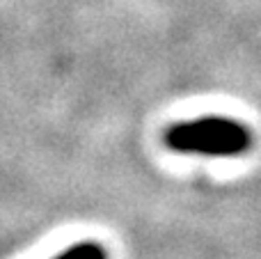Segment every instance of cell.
I'll return each mask as SVG.
<instances>
[{
  "label": "cell",
  "mask_w": 261,
  "mask_h": 259,
  "mask_svg": "<svg viewBox=\"0 0 261 259\" xmlns=\"http://www.w3.org/2000/svg\"><path fill=\"white\" fill-rule=\"evenodd\" d=\"M165 142L170 149L204 156H239L252 145V133L241 122L227 117H202L167 128Z\"/></svg>",
  "instance_id": "1"
},
{
  "label": "cell",
  "mask_w": 261,
  "mask_h": 259,
  "mask_svg": "<svg viewBox=\"0 0 261 259\" xmlns=\"http://www.w3.org/2000/svg\"><path fill=\"white\" fill-rule=\"evenodd\" d=\"M53 259H108V252H106V248L101 246V243L83 241V243H76V246L67 248V250H62Z\"/></svg>",
  "instance_id": "2"
}]
</instances>
